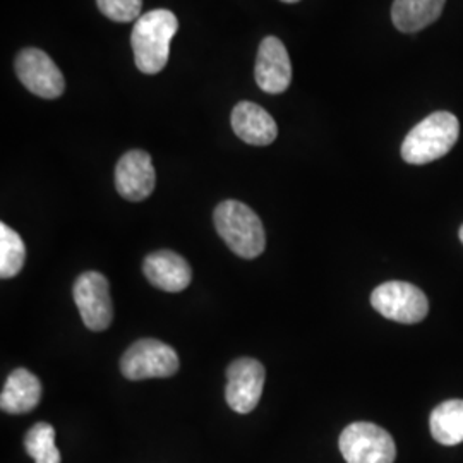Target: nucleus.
<instances>
[{
  "label": "nucleus",
  "mask_w": 463,
  "mask_h": 463,
  "mask_svg": "<svg viewBox=\"0 0 463 463\" xmlns=\"http://www.w3.org/2000/svg\"><path fill=\"white\" fill-rule=\"evenodd\" d=\"M179 21L172 11L155 9L145 13L134 24L131 45L134 62L145 74L160 72L168 62L170 43L177 33Z\"/></svg>",
  "instance_id": "f257e3e1"
},
{
  "label": "nucleus",
  "mask_w": 463,
  "mask_h": 463,
  "mask_svg": "<svg viewBox=\"0 0 463 463\" xmlns=\"http://www.w3.org/2000/svg\"><path fill=\"white\" fill-rule=\"evenodd\" d=\"M460 136L458 118L449 112H434L419 122L402 145V158L411 165H426L443 158Z\"/></svg>",
  "instance_id": "f03ea898"
},
{
  "label": "nucleus",
  "mask_w": 463,
  "mask_h": 463,
  "mask_svg": "<svg viewBox=\"0 0 463 463\" xmlns=\"http://www.w3.org/2000/svg\"><path fill=\"white\" fill-rule=\"evenodd\" d=\"M213 220L216 232L237 256L254 260L265 250V227L248 204L233 199L223 201L216 206Z\"/></svg>",
  "instance_id": "7ed1b4c3"
},
{
  "label": "nucleus",
  "mask_w": 463,
  "mask_h": 463,
  "mask_svg": "<svg viewBox=\"0 0 463 463\" xmlns=\"http://www.w3.org/2000/svg\"><path fill=\"white\" fill-rule=\"evenodd\" d=\"M340 451L347 463H393L397 447L388 430L371 422H354L340 436Z\"/></svg>",
  "instance_id": "20e7f679"
},
{
  "label": "nucleus",
  "mask_w": 463,
  "mask_h": 463,
  "mask_svg": "<svg viewBox=\"0 0 463 463\" xmlns=\"http://www.w3.org/2000/svg\"><path fill=\"white\" fill-rule=\"evenodd\" d=\"M122 374L131 381L170 378L179 371L177 352L164 342L137 340L120 359Z\"/></svg>",
  "instance_id": "39448f33"
},
{
  "label": "nucleus",
  "mask_w": 463,
  "mask_h": 463,
  "mask_svg": "<svg viewBox=\"0 0 463 463\" xmlns=\"http://www.w3.org/2000/svg\"><path fill=\"white\" fill-rule=\"evenodd\" d=\"M373 307L386 319L415 325L430 313V302L426 294L407 281H386L374 288L371 296Z\"/></svg>",
  "instance_id": "423d86ee"
},
{
  "label": "nucleus",
  "mask_w": 463,
  "mask_h": 463,
  "mask_svg": "<svg viewBox=\"0 0 463 463\" xmlns=\"http://www.w3.org/2000/svg\"><path fill=\"white\" fill-rule=\"evenodd\" d=\"M72 296L88 330L103 331L110 326L114 319V306L109 280L101 273L86 271L78 277Z\"/></svg>",
  "instance_id": "0eeeda50"
},
{
  "label": "nucleus",
  "mask_w": 463,
  "mask_h": 463,
  "mask_svg": "<svg viewBox=\"0 0 463 463\" xmlns=\"http://www.w3.org/2000/svg\"><path fill=\"white\" fill-rule=\"evenodd\" d=\"M266 371L256 359L242 357L233 361L227 369L225 398L232 411L237 414L252 412L263 395Z\"/></svg>",
  "instance_id": "6e6552de"
},
{
  "label": "nucleus",
  "mask_w": 463,
  "mask_h": 463,
  "mask_svg": "<svg viewBox=\"0 0 463 463\" xmlns=\"http://www.w3.org/2000/svg\"><path fill=\"white\" fill-rule=\"evenodd\" d=\"M16 72L19 81L36 97L59 99L66 90L61 69L42 50H21L16 57Z\"/></svg>",
  "instance_id": "1a4fd4ad"
},
{
  "label": "nucleus",
  "mask_w": 463,
  "mask_h": 463,
  "mask_svg": "<svg viewBox=\"0 0 463 463\" xmlns=\"http://www.w3.org/2000/svg\"><path fill=\"white\" fill-rule=\"evenodd\" d=\"M156 184L151 156L143 149H131L117 162V193L128 201H143L153 193Z\"/></svg>",
  "instance_id": "9d476101"
},
{
  "label": "nucleus",
  "mask_w": 463,
  "mask_h": 463,
  "mask_svg": "<svg viewBox=\"0 0 463 463\" xmlns=\"http://www.w3.org/2000/svg\"><path fill=\"white\" fill-rule=\"evenodd\" d=\"M292 81V64L288 52L277 36H266L258 50L256 83L269 93H283Z\"/></svg>",
  "instance_id": "9b49d317"
},
{
  "label": "nucleus",
  "mask_w": 463,
  "mask_h": 463,
  "mask_svg": "<svg viewBox=\"0 0 463 463\" xmlns=\"http://www.w3.org/2000/svg\"><path fill=\"white\" fill-rule=\"evenodd\" d=\"M149 283L164 292H183L193 280L191 266L181 254L162 249L146 256L143 263Z\"/></svg>",
  "instance_id": "f8f14e48"
},
{
  "label": "nucleus",
  "mask_w": 463,
  "mask_h": 463,
  "mask_svg": "<svg viewBox=\"0 0 463 463\" xmlns=\"http://www.w3.org/2000/svg\"><path fill=\"white\" fill-rule=\"evenodd\" d=\"M232 129L244 143L268 146L277 139L279 128L275 118L252 101H241L232 110Z\"/></svg>",
  "instance_id": "ddd939ff"
},
{
  "label": "nucleus",
  "mask_w": 463,
  "mask_h": 463,
  "mask_svg": "<svg viewBox=\"0 0 463 463\" xmlns=\"http://www.w3.org/2000/svg\"><path fill=\"white\" fill-rule=\"evenodd\" d=\"M42 383L28 369H16L5 381L0 407L7 414H28L40 403Z\"/></svg>",
  "instance_id": "4468645a"
},
{
  "label": "nucleus",
  "mask_w": 463,
  "mask_h": 463,
  "mask_svg": "<svg viewBox=\"0 0 463 463\" xmlns=\"http://www.w3.org/2000/svg\"><path fill=\"white\" fill-rule=\"evenodd\" d=\"M445 2L447 0H395L392 7L393 24L403 33L420 32L441 16Z\"/></svg>",
  "instance_id": "2eb2a0df"
},
{
  "label": "nucleus",
  "mask_w": 463,
  "mask_h": 463,
  "mask_svg": "<svg viewBox=\"0 0 463 463\" xmlns=\"http://www.w3.org/2000/svg\"><path fill=\"white\" fill-rule=\"evenodd\" d=\"M430 434L445 445L455 447L463 441V400H447L430 414Z\"/></svg>",
  "instance_id": "dca6fc26"
},
{
  "label": "nucleus",
  "mask_w": 463,
  "mask_h": 463,
  "mask_svg": "<svg viewBox=\"0 0 463 463\" xmlns=\"http://www.w3.org/2000/svg\"><path fill=\"white\" fill-rule=\"evenodd\" d=\"M26 248L21 235L5 223H0V277L13 279L23 269Z\"/></svg>",
  "instance_id": "f3484780"
},
{
  "label": "nucleus",
  "mask_w": 463,
  "mask_h": 463,
  "mask_svg": "<svg viewBox=\"0 0 463 463\" xmlns=\"http://www.w3.org/2000/svg\"><path fill=\"white\" fill-rule=\"evenodd\" d=\"M24 448L34 463H61L62 455L55 447V430L47 422H38L28 430Z\"/></svg>",
  "instance_id": "a211bd4d"
},
{
  "label": "nucleus",
  "mask_w": 463,
  "mask_h": 463,
  "mask_svg": "<svg viewBox=\"0 0 463 463\" xmlns=\"http://www.w3.org/2000/svg\"><path fill=\"white\" fill-rule=\"evenodd\" d=\"M97 4L103 16L116 23H131L143 16V0H97Z\"/></svg>",
  "instance_id": "6ab92c4d"
},
{
  "label": "nucleus",
  "mask_w": 463,
  "mask_h": 463,
  "mask_svg": "<svg viewBox=\"0 0 463 463\" xmlns=\"http://www.w3.org/2000/svg\"><path fill=\"white\" fill-rule=\"evenodd\" d=\"M281 2H287V4H294V2H298V0H281Z\"/></svg>",
  "instance_id": "aec40b11"
},
{
  "label": "nucleus",
  "mask_w": 463,
  "mask_h": 463,
  "mask_svg": "<svg viewBox=\"0 0 463 463\" xmlns=\"http://www.w3.org/2000/svg\"><path fill=\"white\" fill-rule=\"evenodd\" d=\"M460 241H462V242H463V225H462V229H460Z\"/></svg>",
  "instance_id": "412c9836"
}]
</instances>
